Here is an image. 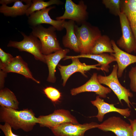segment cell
<instances>
[{
    "mask_svg": "<svg viewBox=\"0 0 136 136\" xmlns=\"http://www.w3.org/2000/svg\"><path fill=\"white\" fill-rule=\"evenodd\" d=\"M30 7L27 10L25 14L27 16L30 15L32 13L49 7L53 5L61 4L63 3L58 0H50L45 2L42 0H33Z\"/></svg>",
    "mask_w": 136,
    "mask_h": 136,
    "instance_id": "cb8c5ba5",
    "label": "cell"
},
{
    "mask_svg": "<svg viewBox=\"0 0 136 136\" xmlns=\"http://www.w3.org/2000/svg\"><path fill=\"white\" fill-rule=\"evenodd\" d=\"M0 121L8 123L13 129H21L28 132L32 130L38 123V118L31 109L17 110L1 106Z\"/></svg>",
    "mask_w": 136,
    "mask_h": 136,
    "instance_id": "6da1fadb",
    "label": "cell"
},
{
    "mask_svg": "<svg viewBox=\"0 0 136 136\" xmlns=\"http://www.w3.org/2000/svg\"><path fill=\"white\" fill-rule=\"evenodd\" d=\"M65 8L63 15L56 17V20L69 19L80 24L86 21L88 15L87 6L83 1H80L77 4L71 0H66Z\"/></svg>",
    "mask_w": 136,
    "mask_h": 136,
    "instance_id": "52a82bcc",
    "label": "cell"
},
{
    "mask_svg": "<svg viewBox=\"0 0 136 136\" xmlns=\"http://www.w3.org/2000/svg\"><path fill=\"white\" fill-rule=\"evenodd\" d=\"M69 52L68 49H62L53 53L45 55V63L47 64L49 70V75L47 79L48 82L52 83L56 82L55 73L56 67L60 60L64 58Z\"/></svg>",
    "mask_w": 136,
    "mask_h": 136,
    "instance_id": "e0dca14e",
    "label": "cell"
},
{
    "mask_svg": "<svg viewBox=\"0 0 136 136\" xmlns=\"http://www.w3.org/2000/svg\"><path fill=\"white\" fill-rule=\"evenodd\" d=\"M122 0H103L102 3L108 9L111 13L116 16H119L121 12Z\"/></svg>",
    "mask_w": 136,
    "mask_h": 136,
    "instance_id": "d4e9b609",
    "label": "cell"
},
{
    "mask_svg": "<svg viewBox=\"0 0 136 136\" xmlns=\"http://www.w3.org/2000/svg\"><path fill=\"white\" fill-rule=\"evenodd\" d=\"M79 26L75 25L74 31L77 37L80 54L90 53L95 42L101 35L98 28L85 21Z\"/></svg>",
    "mask_w": 136,
    "mask_h": 136,
    "instance_id": "7a4b0ae2",
    "label": "cell"
},
{
    "mask_svg": "<svg viewBox=\"0 0 136 136\" xmlns=\"http://www.w3.org/2000/svg\"><path fill=\"white\" fill-rule=\"evenodd\" d=\"M43 91L47 97L54 102L57 101L61 96L60 93L58 90L51 87L45 88Z\"/></svg>",
    "mask_w": 136,
    "mask_h": 136,
    "instance_id": "484cf974",
    "label": "cell"
},
{
    "mask_svg": "<svg viewBox=\"0 0 136 136\" xmlns=\"http://www.w3.org/2000/svg\"><path fill=\"white\" fill-rule=\"evenodd\" d=\"M55 7L54 6H50L32 13L29 17V23L33 27L42 23L49 24L52 25L57 30L61 31L64 28L63 23L65 20H54L51 18L48 14L49 11Z\"/></svg>",
    "mask_w": 136,
    "mask_h": 136,
    "instance_id": "4fadbf2b",
    "label": "cell"
},
{
    "mask_svg": "<svg viewBox=\"0 0 136 136\" xmlns=\"http://www.w3.org/2000/svg\"><path fill=\"white\" fill-rule=\"evenodd\" d=\"M0 128L5 136H20L14 134L12 132V127L7 123L2 125H0Z\"/></svg>",
    "mask_w": 136,
    "mask_h": 136,
    "instance_id": "f1b7e54d",
    "label": "cell"
},
{
    "mask_svg": "<svg viewBox=\"0 0 136 136\" xmlns=\"http://www.w3.org/2000/svg\"><path fill=\"white\" fill-rule=\"evenodd\" d=\"M6 73L9 72L16 73L22 75L27 78L30 79L38 83L40 82L33 77L27 63L24 61L20 56L14 57L10 62L7 65L0 68Z\"/></svg>",
    "mask_w": 136,
    "mask_h": 136,
    "instance_id": "2e32d148",
    "label": "cell"
},
{
    "mask_svg": "<svg viewBox=\"0 0 136 136\" xmlns=\"http://www.w3.org/2000/svg\"><path fill=\"white\" fill-rule=\"evenodd\" d=\"M14 57L10 54L6 53L0 48V68L9 64L12 60Z\"/></svg>",
    "mask_w": 136,
    "mask_h": 136,
    "instance_id": "4316f807",
    "label": "cell"
},
{
    "mask_svg": "<svg viewBox=\"0 0 136 136\" xmlns=\"http://www.w3.org/2000/svg\"><path fill=\"white\" fill-rule=\"evenodd\" d=\"M75 25V21L73 20H64L62 26L63 28L66 29V33L63 37L62 41L64 47L79 53L80 50L78 40L74 31Z\"/></svg>",
    "mask_w": 136,
    "mask_h": 136,
    "instance_id": "ac0fdd59",
    "label": "cell"
},
{
    "mask_svg": "<svg viewBox=\"0 0 136 136\" xmlns=\"http://www.w3.org/2000/svg\"><path fill=\"white\" fill-rule=\"evenodd\" d=\"M119 16L122 35L116 44L120 48L130 53L134 51L136 48L134 36L125 15L121 12Z\"/></svg>",
    "mask_w": 136,
    "mask_h": 136,
    "instance_id": "9c48e42d",
    "label": "cell"
},
{
    "mask_svg": "<svg viewBox=\"0 0 136 136\" xmlns=\"http://www.w3.org/2000/svg\"><path fill=\"white\" fill-rule=\"evenodd\" d=\"M97 73H94L90 79L85 84L77 88L71 90V93L75 95L82 92H92L95 93L100 97L106 98L107 95L110 93L111 90L109 87L103 86L100 84L97 79Z\"/></svg>",
    "mask_w": 136,
    "mask_h": 136,
    "instance_id": "7c38bea8",
    "label": "cell"
},
{
    "mask_svg": "<svg viewBox=\"0 0 136 136\" xmlns=\"http://www.w3.org/2000/svg\"><path fill=\"white\" fill-rule=\"evenodd\" d=\"M56 30L52 26L46 28L40 24L33 27L31 34L40 41L43 54L48 55L62 49L57 39Z\"/></svg>",
    "mask_w": 136,
    "mask_h": 136,
    "instance_id": "3957f363",
    "label": "cell"
},
{
    "mask_svg": "<svg viewBox=\"0 0 136 136\" xmlns=\"http://www.w3.org/2000/svg\"><path fill=\"white\" fill-rule=\"evenodd\" d=\"M131 126L132 132L133 136H136V119L133 120L129 119Z\"/></svg>",
    "mask_w": 136,
    "mask_h": 136,
    "instance_id": "f546056e",
    "label": "cell"
},
{
    "mask_svg": "<svg viewBox=\"0 0 136 136\" xmlns=\"http://www.w3.org/2000/svg\"><path fill=\"white\" fill-rule=\"evenodd\" d=\"M22 2H24V0H15L13 5L11 7L2 5L0 7V12L6 16L15 17L25 14L32 2L31 0H25L24 2L26 4L24 5Z\"/></svg>",
    "mask_w": 136,
    "mask_h": 136,
    "instance_id": "44dd1931",
    "label": "cell"
},
{
    "mask_svg": "<svg viewBox=\"0 0 136 136\" xmlns=\"http://www.w3.org/2000/svg\"><path fill=\"white\" fill-rule=\"evenodd\" d=\"M121 11L125 15L133 33L136 43L134 52L136 53V0H122Z\"/></svg>",
    "mask_w": 136,
    "mask_h": 136,
    "instance_id": "d6986e66",
    "label": "cell"
},
{
    "mask_svg": "<svg viewBox=\"0 0 136 136\" xmlns=\"http://www.w3.org/2000/svg\"><path fill=\"white\" fill-rule=\"evenodd\" d=\"M72 63L67 65H62L58 64V68L60 72L63 80L62 85L64 86L66 82L71 76L74 73L79 72L84 76L87 77L86 72L92 69H95L97 70H101L100 66L98 63L94 65H87L85 63H82L80 61L79 58H73L71 59Z\"/></svg>",
    "mask_w": 136,
    "mask_h": 136,
    "instance_id": "8fae6325",
    "label": "cell"
},
{
    "mask_svg": "<svg viewBox=\"0 0 136 136\" xmlns=\"http://www.w3.org/2000/svg\"><path fill=\"white\" fill-rule=\"evenodd\" d=\"M23 40L20 42L10 41L7 45L8 47L18 49L20 51H25L32 54L36 60L45 63V55L42 52V45L40 41L31 33L27 36L21 32Z\"/></svg>",
    "mask_w": 136,
    "mask_h": 136,
    "instance_id": "5b68a950",
    "label": "cell"
},
{
    "mask_svg": "<svg viewBox=\"0 0 136 136\" xmlns=\"http://www.w3.org/2000/svg\"><path fill=\"white\" fill-rule=\"evenodd\" d=\"M107 53H114L111 40L107 35H101L95 42L90 54H99Z\"/></svg>",
    "mask_w": 136,
    "mask_h": 136,
    "instance_id": "7402d4cb",
    "label": "cell"
},
{
    "mask_svg": "<svg viewBox=\"0 0 136 136\" xmlns=\"http://www.w3.org/2000/svg\"><path fill=\"white\" fill-rule=\"evenodd\" d=\"M38 118V123L41 127H46L50 129L63 123H79L76 118L69 111L63 109L55 110L51 114L41 116Z\"/></svg>",
    "mask_w": 136,
    "mask_h": 136,
    "instance_id": "8992f818",
    "label": "cell"
},
{
    "mask_svg": "<svg viewBox=\"0 0 136 136\" xmlns=\"http://www.w3.org/2000/svg\"><path fill=\"white\" fill-rule=\"evenodd\" d=\"M100 97L97 95L95 100L91 101V104L98 109V114L94 117H96L99 122H102L105 115L111 112H117L125 117H128L130 115L131 111L129 108H117L114 106V104L108 103Z\"/></svg>",
    "mask_w": 136,
    "mask_h": 136,
    "instance_id": "9a60e30c",
    "label": "cell"
},
{
    "mask_svg": "<svg viewBox=\"0 0 136 136\" xmlns=\"http://www.w3.org/2000/svg\"><path fill=\"white\" fill-rule=\"evenodd\" d=\"M114 53L110 54L116 59L118 66L117 75L120 78L123 75L124 70L131 64L136 63V55L124 51L120 48L113 40H111Z\"/></svg>",
    "mask_w": 136,
    "mask_h": 136,
    "instance_id": "5bb4252c",
    "label": "cell"
},
{
    "mask_svg": "<svg viewBox=\"0 0 136 136\" xmlns=\"http://www.w3.org/2000/svg\"><path fill=\"white\" fill-rule=\"evenodd\" d=\"M7 73L0 70V89H3L4 86V78L6 76Z\"/></svg>",
    "mask_w": 136,
    "mask_h": 136,
    "instance_id": "4dcf8cb0",
    "label": "cell"
},
{
    "mask_svg": "<svg viewBox=\"0 0 136 136\" xmlns=\"http://www.w3.org/2000/svg\"><path fill=\"white\" fill-rule=\"evenodd\" d=\"M98 124L94 122L83 124L66 122L62 123L51 129L56 136H84L86 131L97 128Z\"/></svg>",
    "mask_w": 136,
    "mask_h": 136,
    "instance_id": "ba28073f",
    "label": "cell"
},
{
    "mask_svg": "<svg viewBox=\"0 0 136 136\" xmlns=\"http://www.w3.org/2000/svg\"><path fill=\"white\" fill-rule=\"evenodd\" d=\"M118 66L117 64L114 65L111 73L107 76L99 75L97 79L100 84L107 85L112 90L117 97L119 101L121 103L123 100L127 104L128 107L131 108V104L129 98H132L133 95L129 89L122 86L118 79L117 75Z\"/></svg>",
    "mask_w": 136,
    "mask_h": 136,
    "instance_id": "277c9868",
    "label": "cell"
},
{
    "mask_svg": "<svg viewBox=\"0 0 136 136\" xmlns=\"http://www.w3.org/2000/svg\"><path fill=\"white\" fill-rule=\"evenodd\" d=\"M19 102L14 93L9 89L5 88L0 91V105L7 108L17 110Z\"/></svg>",
    "mask_w": 136,
    "mask_h": 136,
    "instance_id": "603a6c76",
    "label": "cell"
},
{
    "mask_svg": "<svg viewBox=\"0 0 136 136\" xmlns=\"http://www.w3.org/2000/svg\"><path fill=\"white\" fill-rule=\"evenodd\" d=\"M90 58L97 61L100 65L101 70L106 72L109 71V64L112 62L116 61L114 57L111 55L107 53H103L99 54H80L77 56H66L63 60L71 59L73 58Z\"/></svg>",
    "mask_w": 136,
    "mask_h": 136,
    "instance_id": "ffe728a7",
    "label": "cell"
},
{
    "mask_svg": "<svg viewBox=\"0 0 136 136\" xmlns=\"http://www.w3.org/2000/svg\"><path fill=\"white\" fill-rule=\"evenodd\" d=\"M15 0H1L0 1V3L2 5H6L14 2Z\"/></svg>",
    "mask_w": 136,
    "mask_h": 136,
    "instance_id": "1f68e13d",
    "label": "cell"
},
{
    "mask_svg": "<svg viewBox=\"0 0 136 136\" xmlns=\"http://www.w3.org/2000/svg\"><path fill=\"white\" fill-rule=\"evenodd\" d=\"M104 131H111L116 136H133L130 124L119 117H110L99 124L97 127Z\"/></svg>",
    "mask_w": 136,
    "mask_h": 136,
    "instance_id": "30bf717a",
    "label": "cell"
},
{
    "mask_svg": "<svg viewBox=\"0 0 136 136\" xmlns=\"http://www.w3.org/2000/svg\"><path fill=\"white\" fill-rule=\"evenodd\" d=\"M128 76L130 80V88L136 93V66L131 67L128 72Z\"/></svg>",
    "mask_w": 136,
    "mask_h": 136,
    "instance_id": "83f0119b",
    "label": "cell"
}]
</instances>
